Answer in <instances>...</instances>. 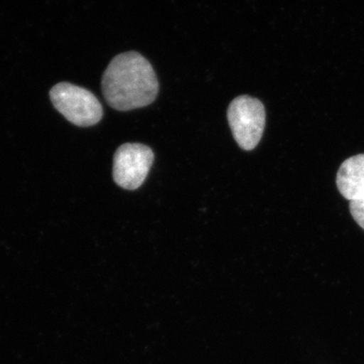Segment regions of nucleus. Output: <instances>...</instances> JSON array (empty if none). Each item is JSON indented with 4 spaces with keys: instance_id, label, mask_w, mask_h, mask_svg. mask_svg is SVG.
<instances>
[{
    "instance_id": "f257e3e1",
    "label": "nucleus",
    "mask_w": 364,
    "mask_h": 364,
    "mask_svg": "<svg viewBox=\"0 0 364 364\" xmlns=\"http://www.w3.org/2000/svg\"><path fill=\"white\" fill-rule=\"evenodd\" d=\"M159 83L154 69L145 57L126 52L112 60L102 76V93L117 111L147 107L156 100Z\"/></svg>"
},
{
    "instance_id": "f03ea898",
    "label": "nucleus",
    "mask_w": 364,
    "mask_h": 364,
    "mask_svg": "<svg viewBox=\"0 0 364 364\" xmlns=\"http://www.w3.org/2000/svg\"><path fill=\"white\" fill-rule=\"evenodd\" d=\"M50 97L55 109L75 126H95L104 116L102 105L97 97L80 86L58 83L50 91Z\"/></svg>"
},
{
    "instance_id": "7ed1b4c3",
    "label": "nucleus",
    "mask_w": 364,
    "mask_h": 364,
    "mask_svg": "<svg viewBox=\"0 0 364 364\" xmlns=\"http://www.w3.org/2000/svg\"><path fill=\"white\" fill-rule=\"evenodd\" d=\"M228 121L234 139L242 149L253 150L259 144L265 128L264 105L257 98L241 95L228 109Z\"/></svg>"
},
{
    "instance_id": "20e7f679",
    "label": "nucleus",
    "mask_w": 364,
    "mask_h": 364,
    "mask_svg": "<svg viewBox=\"0 0 364 364\" xmlns=\"http://www.w3.org/2000/svg\"><path fill=\"white\" fill-rule=\"evenodd\" d=\"M154 162V152L148 146L127 143L114 153L112 176L117 186L129 191L140 188Z\"/></svg>"
},
{
    "instance_id": "39448f33",
    "label": "nucleus",
    "mask_w": 364,
    "mask_h": 364,
    "mask_svg": "<svg viewBox=\"0 0 364 364\" xmlns=\"http://www.w3.org/2000/svg\"><path fill=\"white\" fill-rule=\"evenodd\" d=\"M337 186L349 202L364 200V154L342 163L337 173Z\"/></svg>"
},
{
    "instance_id": "423d86ee",
    "label": "nucleus",
    "mask_w": 364,
    "mask_h": 364,
    "mask_svg": "<svg viewBox=\"0 0 364 364\" xmlns=\"http://www.w3.org/2000/svg\"><path fill=\"white\" fill-rule=\"evenodd\" d=\"M349 208H350L352 217L354 218L359 226L364 230V200L350 202Z\"/></svg>"
}]
</instances>
